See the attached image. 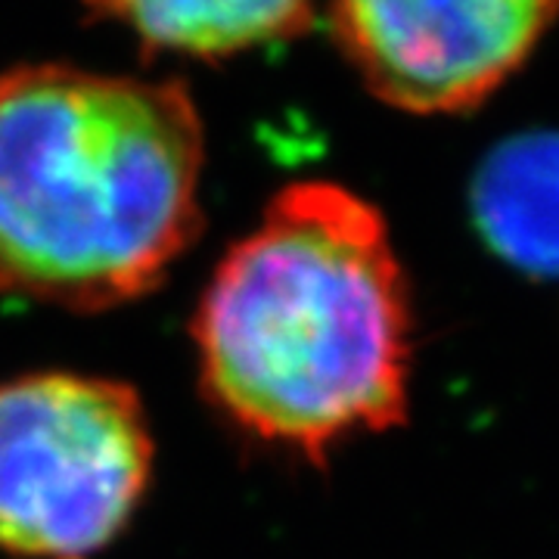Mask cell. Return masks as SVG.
<instances>
[{
  "label": "cell",
  "mask_w": 559,
  "mask_h": 559,
  "mask_svg": "<svg viewBox=\"0 0 559 559\" xmlns=\"http://www.w3.org/2000/svg\"><path fill=\"white\" fill-rule=\"evenodd\" d=\"M559 0H333L348 62L382 103L454 116L520 72Z\"/></svg>",
  "instance_id": "cell-4"
},
{
  "label": "cell",
  "mask_w": 559,
  "mask_h": 559,
  "mask_svg": "<svg viewBox=\"0 0 559 559\" xmlns=\"http://www.w3.org/2000/svg\"><path fill=\"white\" fill-rule=\"evenodd\" d=\"M153 47L224 57L311 25L314 0H87Z\"/></svg>",
  "instance_id": "cell-5"
},
{
  "label": "cell",
  "mask_w": 559,
  "mask_h": 559,
  "mask_svg": "<svg viewBox=\"0 0 559 559\" xmlns=\"http://www.w3.org/2000/svg\"><path fill=\"white\" fill-rule=\"evenodd\" d=\"M479 212L510 255L559 267V138L500 146L481 171Z\"/></svg>",
  "instance_id": "cell-6"
},
{
  "label": "cell",
  "mask_w": 559,
  "mask_h": 559,
  "mask_svg": "<svg viewBox=\"0 0 559 559\" xmlns=\"http://www.w3.org/2000/svg\"><path fill=\"white\" fill-rule=\"evenodd\" d=\"M202 162L178 81L0 75V293L75 311L150 293L200 234Z\"/></svg>",
  "instance_id": "cell-2"
},
{
  "label": "cell",
  "mask_w": 559,
  "mask_h": 559,
  "mask_svg": "<svg viewBox=\"0 0 559 559\" xmlns=\"http://www.w3.org/2000/svg\"><path fill=\"white\" fill-rule=\"evenodd\" d=\"M193 342L205 399L305 460L395 429L411 407L414 320L382 212L348 187H283L212 274Z\"/></svg>",
  "instance_id": "cell-1"
},
{
  "label": "cell",
  "mask_w": 559,
  "mask_h": 559,
  "mask_svg": "<svg viewBox=\"0 0 559 559\" xmlns=\"http://www.w3.org/2000/svg\"><path fill=\"white\" fill-rule=\"evenodd\" d=\"M153 436L138 392L84 373L0 385V550L97 559L138 513Z\"/></svg>",
  "instance_id": "cell-3"
}]
</instances>
